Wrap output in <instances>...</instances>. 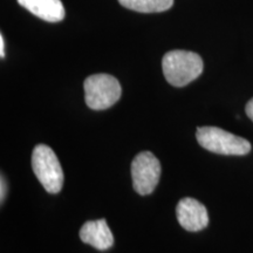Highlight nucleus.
<instances>
[{
	"instance_id": "obj_4",
	"label": "nucleus",
	"mask_w": 253,
	"mask_h": 253,
	"mask_svg": "<svg viewBox=\"0 0 253 253\" xmlns=\"http://www.w3.org/2000/svg\"><path fill=\"white\" fill-rule=\"evenodd\" d=\"M84 100L94 110H104L120 100L122 88L118 79L109 74H94L84 80Z\"/></svg>"
},
{
	"instance_id": "obj_2",
	"label": "nucleus",
	"mask_w": 253,
	"mask_h": 253,
	"mask_svg": "<svg viewBox=\"0 0 253 253\" xmlns=\"http://www.w3.org/2000/svg\"><path fill=\"white\" fill-rule=\"evenodd\" d=\"M196 137L201 147L214 154L242 156L251 150V143L248 140L217 126H199Z\"/></svg>"
},
{
	"instance_id": "obj_3",
	"label": "nucleus",
	"mask_w": 253,
	"mask_h": 253,
	"mask_svg": "<svg viewBox=\"0 0 253 253\" xmlns=\"http://www.w3.org/2000/svg\"><path fill=\"white\" fill-rule=\"evenodd\" d=\"M32 169L41 185L49 194H58L63 185L61 164L52 148L38 144L32 153Z\"/></svg>"
},
{
	"instance_id": "obj_10",
	"label": "nucleus",
	"mask_w": 253,
	"mask_h": 253,
	"mask_svg": "<svg viewBox=\"0 0 253 253\" xmlns=\"http://www.w3.org/2000/svg\"><path fill=\"white\" fill-rule=\"evenodd\" d=\"M0 184H1V190H0V199H1V203H2V202H4V198L6 197V189H7L4 176H1V182H0Z\"/></svg>"
},
{
	"instance_id": "obj_12",
	"label": "nucleus",
	"mask_w": 253,
	"mask_h": 253,
	"mask_svg": "<svg viewBox=\"0 0 253 253\" xmlns=\"http://www.w3.org/2000/svg\"><path fill=\"white\" fill-rule=\"evenodd\" d=\"M0 55H1V58H5V43H4V37H2V34L0 36Z\"/></svg>"
},
{
	"instance_id": "obj_8",
	"label": "nucleus",
	"mask_w": 253,
	"mask_h": 253,
	"mask_svg": "<svg viewBox=\"0 0 253 253\" xmlns=\"http://www.w3.org/2000/svg\"><path fill=\"white\" fill-rule=\"evenodd\" d=\"M19 5L23 6L36 17L48 21L59 23L65 18V7L61 0H17Z\"/></svg>"
},
{
	"instance_id": "obj_9",
	"label": "nucleus",
	"mask_w": 253,
	"mask_h": 253,
	"mask_svg": "<svg viewBox=\"0 0 253 253\" xmlns=\"http://www.w3.org/2000/svg\"><path fill=\"white\" fill-rule=\"evenodd\" d=\"M123 7L141 13H157L168 11L173 5V0H119Z\"/></svg>"
},
{
	"instance_id": "obj_11",
	"label": "nucleus",
	"mask_w": 253,
	"mask_h": 253,
	"mask_svg": "<svg viewBox=\"0 0 253 253\" xmlns=\"http://www.w3.org/2000/svg\"><path fill=\"white\" fill-rule=\"evenodd\" d=\"M245 110H246V114H248V116L251 119V121L253 122V97L249 101L248 104H246Z\"/></svg>"
},
{
	"instance_id": "obj_1",
	"label": "nucleus",
	"mask_w": 253,
	"mask_h": 253,
	"mask_svg": "<svg viewBox=\"0 0 253 253\" xmlns=\"http://www.w3.org/2000/svg\"><path fill=\"white\" fill-rule=\"evenodd\" d=\"M164 78L175 87H184L203 73L204 63L195 52L175 49L168 52L162 59Z\"/></svg>"
},
{
	"instance_id": "obj_6",
	"label": "nucleus",
	"mask_w": 253,
	"mask_h": 253,
	"mask_svg": "<svg viewBox=\"0 0 253 253\" xmlns=\"http://www.w3.org/2000/svg\"><path fill=\"white\" fill-rule=\"evenodd\" d=\"M176 216L183 229L197 232L205 229L209 224L207 208L195 198H183L176 207Z\"/></svg>"
},
{
	"instance_id": "obj_5",
	"label": "nucleus",
	"mask_w": 253,
	"mask_h": 253,
	"mask_svg": "<svg viewBox=\"0 0 253 253\" xmlns=\"http://www.w3.org/2000/svg\"><path fill=\"white\" fill-rule=\"evenodd\" d=\"M132 186L137 194L150 195L158 184L161 177V163L150 151L136 155L131 163Z\"/></svg>"
},
{
	"instance_id": "obj_7",
	"label": "nucleus",
	"mask_w": 253,
	"mask_h": 253,
	"mask_svg": "<svg viewBox=\"0 0 253 253\" xmlns=\"http://www.w3.org/2000/svg\"><path fill=\"white\" fill-rule=\"evenodd\" d=\"M80 239L84 244L106 251L114 244V236L106 219L89 220L82 225L80 230Z\"/></svg>"
}]
</instances>
